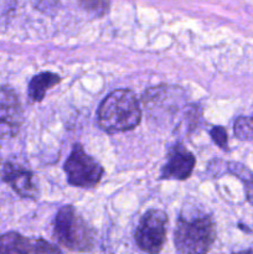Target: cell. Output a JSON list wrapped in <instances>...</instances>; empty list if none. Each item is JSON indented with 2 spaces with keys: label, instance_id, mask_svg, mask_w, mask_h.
<instances>
[{
  "label": "cell",
  "instance_id": "obj_5",
  "mask_svg": "<svg viewBox=\"0 0 253 254\" xmlns=\"http://www.w3.org/2000/svg\"><path fill=\"white\" fill-rule=\"evenodd\" d=\"M168 216L161 210H149L144 213L135 231V241L141 251L158 253L163 248L166 238Z\"/></svg>",
  "mask_w": 253,
  "mask_h": 254
},
{
  "label": "cell",
  "instance_id": "obj_2",
  "mask_svg": "<svg viewBox=\"0 0 253 254\" xmlns=\"http://www.w3.org/2000/svg\"><path fill=\"white\" fill-rule=\"evenodd\" d=\"M216 238V228L212 218L207 215L195 218L181 217L174 236L178 252L186 254L206 253Z\"/></svg>",
  "mask_w": 253,
  "mask_h": 254
},
{
  "label": "cell",
  "instance_id": "obj_8",
  "mask_svg": "<svg viewBox=\"0 0 253 254\" xmlns=\"http://www.w3.org/2000/svg\"><path fill=\"white\" fill-rule=\"evenodd\" d=\"M60 250L42 240H31L15 232L0 237V253H59Z\"/></svg>",
  "mask_w": 253,
  "mask_h": 254
},
{
  "label": "cell",
  "instance_id": "obj_7",
  "mask_svg": "<svg viewBox=\"0 0 253 254\" xmlns=\"http://www.w3.org/2000/svg\"><path fill=\"white\" fill-rule=\"evenodd\" d=\"M195 163L196 159L192 153L181 144H176L169 151L168 161L161 170V179L185 180L192 173Z\"/></svg>",
  "mask_w": 253,
  "mask_h": 254
},
{
  "label": "cell",
  "instance_id": "obj_12",
  "mask_svg": "<svg viewBox=\"0 0 253 254\" xmlns=\"http://www.w3.org/2000/svg\"><path fill=\"white\" fill-rule=\"evenodd\" d=\"M82 6L96 15H103L108 10V0H79Z\"/></svg>",
  "mask_w": 253,
  "mask_h": 254
},
{
  "label": "cell",
  "instance_id": "obj_10",
  "mask_svg": "<svg viewBox=\"0 0 253 254\" xmlns=\"http://www.w3.org/2000/svg\"><path fill=\"white\" fill-rule=\"evenodd\" d=\"M61 81L59 74L52 72H41L36 74L29 83V97L31 101L40 102L44 99L47 89Z\"/></svg>",
  "mask_w": 253,
  "mask_h": 254
},
{
  "label": "cell",
  "instance_id": "obj_11",
  "mask_svg": "<svg viewBox=\"0 0 253 254\" xmlns=\"http://www.w3.org/2000/svg\"><path fill=\"white\" fill-rule=\"evenodd\" d=\"M235 134L241 140L253 138V117H238L235 122Z\"/></svg>",
  "mask_w": 253,
  "mask_h": 254
},
{
  "label": "cell",
  "instance_id": "obj_4",
  "mask_svg": "<svg viewBox=\"0 0 253 254\" xmlns=\"http://www.w3.org/2000/svg\"><path fill=\"white\" fill-rule=\"evenodd\" d=\"M64 171L68 183L78 188H93L103 175L101 164L86 154L79 144H76L72 149L71 155L64 163Z\"/></svg>",
  "mask_w": 253,
  "mask_h": 254
},
{
  "label": "cell",
  "instance_id": "obj_3",
  "mask_svg": "<svg viewBox=\"0 0 253 254\" xmlns=\"http://www.w3.org/2000/svg\"><path fill=\"white\" fill-rule=\"evenodd\" d=\"M55 237L60 245L74 252H86L93 246V233L72 206H64L57 213Z\"/></svg>",
  "mask_w": 253,
  "mask_h": 254
},
{
  "label": "cell",
  "instance_id": "obj_6",
  "mask_svg": "<svg viewBox=\"0 0 253 254\" xmlns=\"http://www.w3.org/2000/svg\"><path fill=\"white\" fill-rule=\"evenodd\" d=\"M22 108L16 92L0 87V139L14 138L22 126Z\"/></svg>",
  "mask_w": 253,
  "mask_h": 254
},
{
  "label": "cell",
  "instance_id": "obj_1",
  "mask_svg": "<svg viewBox=\"0 0 253 254\" xmlns=\"http://www.w3.org/2000/svg\"><path fill=\"white\" fill-rule=\"evenodd\" d=\"M141 119L136 96L129 89H117L104 98L98 109V124L109 134L135 128Z\"/></svg>",
  "mask_w": 253,
  "mask_h": 254
},
{
  "label": "cell",
  "instance_id": "obj_13",
  "mask_svg": "<svg viewBox=\"0 0 253 254\" xmlns=\"http://www.w3.org/2000/svg\"><path fill=\"white\" fill-rule=\"evenodd\" d=\"M210 134L212 140L215 141L220 148H227V133H226L225 128H222V127H215V128L211 129Z\"/></svg>",
  "mask_w": 253,
  "mask_h": 254
},
{
  "label": "cell",
  "instance_id": "obj_14",
  "mask_svg": "<svg viewBox=\"0 0 253 254\" xmlns=\"http://www.w3.org/2000/svg\"><path fill=\"white\" fill-rule=\"evenodd\" d=\"M246 183V195H247L248 202H251L253 205V175H248L247 178L243 179Z\"/></svg>",
  "mask_w": 253,
  "mask_h": 254
},
{
  "label": "cell",
  "instance_id": "obj_9",
  "mask_svg": "<svg viewBox=\"0 0 253 254\" xmlns=\"http://www.w3.org/2000/svg\"><path fill=\"white\" fill-rule=\"evenodd\" d=\"M4 181L9 184L16 193L22 197L35 198L39 193L37 180L30 171L21 168H15L11 164L5 165Z\"/></svg>",
  "mask_w": 253,
  "mask_h": 254
}]
</instances>
